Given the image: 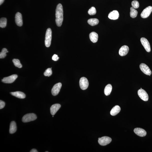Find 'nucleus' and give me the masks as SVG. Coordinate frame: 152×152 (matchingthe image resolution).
I'll return each mask as SVG.
<instances>
[{
  "mask_svg": "<svg viewBox=\"0 0 152 152\" xmlns=\"http://www.w3.org/2000/svg\"><path fill=\"white\" fill-rule=\"evenodd\" d=\"M112 89V86L110 84H108L106 86L104 89V93L106 96L110 95Z\"/></svg>",
  "mask_w": 152,
  "mask_h": 152,
  "instance_id": "412c9836",
  "label": "nucleus"
},
{
  "mask_svg": "<svg viewBox=\"0 0 152 152\" xmlns=\"http://www.w3.org/2000/svg\"><path fill=\"white\" fill-rule=\"evenodd\" d=\"M138 12L133 7L130 8V16L132 18H135L137 17Z\"/></svg>",
  "mask_w": 152,
  "mask_h": 152,
  "instance_id": "5701e85b",
  "label": "nucleus"
},
{
  "mask_svg": "<svg viewBox=\"0 0 152 152\" xmlns=\"http://www.w3.org/2000/svg\"><path fill=\"white\" fill-rule=\"evenodd\" d=\"M30 152H38L37 149H32L30 151Z\"/></svg>",
  "mask_w": 152,
  "mask_h": 152,
  "instance_id": "2f4dec72",
  "label": "nucleus"
},
{
  "mask_svg": "<svg viewBox=\"0 0 152 152\" xmlns=\"http://www.w3.org/2000/svg\"><path fill=\"white\" fill-rule=\"evenodd\" d=\"M89 37L91 41L93 43H96L98 41V36L96 32H93L90 34Z\"/></svg>",
  "mask_w": 152,
  "mask_h": 152,
  "instance_id": "a211bd4d",
  "label": "nucleus"
},
{
  "mask_svg": "<svg viewBox=\"0 0 152 152\" xmlns=\"http://www.w3.org/2000/svg\"><path fill=\"white\" fill-rule=\"evenodd\" d=\"M4 0H0V5H1L4 2Z\"/></svg>",
  "mask_w": 152,
  "mask_h": 152,
  "instance_id": "473e14b6",
  "label": "nucleus"
},
{
  "mask_svg": "<svg viewBox=\"0 0 152 152\" xmlns=\"http://www.w3.org/2000/svg\"><path fill=\"white\" fill-rule=\"evenodd\" d=\"M17 74H13L8 77H5L2 79V82L6 83H11L14 82L17 78Z\"/></svg>",
  "mask_w": 152,
  "mask_h": 152,
  "instance_id": "6e6552de",
  "label": "nucleus"
},
{
  "mask_svg": "<svg viewBox=\"0 0 152 152\" xmlns=\"http://www.w3.org/2000/svg\"><path fill=\"white\" fill-rule=\"evenodd\" d=\"M129 51L128 47L126 45H124L122 46L119 50V55L122 56H125L128 53Z\"/></svg>",
  "mask_w": 152,
  "mask_h": 152,
  "instance_id": "4468645a",
  "label": "nucleus"
},
{
  "mask_svg": "<svg viewBox=\"0 0 152 152\" xmlns=\"http://www.w3.org/2000/svg\"><path fill=\"white\" fill-rule=\"evenodd\" d=\"M140 70L143 73L147 75L150 76L151 74V72L149 67L144 63H141L140 65Z\"/></svg>",
  "mask_w": 152,
  "mask_h": 152,
  "instance_id": "0eeeda50",
  "label": "nucleus"
},
{
  "mask_svg": "<svg viewBox=\"0 0 152 152\" xmlns=\"http://www.w3.org/2000/svg\"><path fill=\"white\" fill-rule=\"evenodd\" d=\"M59 58L58 56L56 54H54L52 58V60L55 61H58L59 60Z\"/></svg>",
  "mask_w": 152,
  "mask_h": 152,
  "instance_id": "c756f323",
  "label": "nucleus"
},
{
  "mask_svg": "<svg viewBox=\"0 0 152 152\" xmlns=\"http://www.w3.org/2000/svg\"><path fill=\"white\" fill-rule=\"evenodd\" d=\"M119 17V13L116 10L110 12L108 15V18L112 20H117L118 19Z\"/></svg>",
  "mask_w": 152,
  "mask_h": 152,
  "instance_id": "dca6fc26",
  "label": "nucleus"
},
{
  "mask_svg": "<svg viewBox=\"0 0 152 152\" xmlns=\"http://www.w3.org/2000/svg\"><path fill=\"white\" fill-rule=\"evenodd\" d=\"M5 105V103L2 100L0 101V109L3 108Z\"/></svg>",
  "mask_w": 152,
  "mask_h": 152,
  "instance_id": "7c9ffc66",
  "label": "nucleus"
},
{
  "mask_svg": "<svg viewBox=\"0 0 152 152\" xmlns=\"http://www.w3.org/2000/svg\"><path fill=\"white\" fill-rule=\"evenodd\" d=\"M56 22L57 25L60 27L63 21V10L62 5L59 4L57 6L56 11Z\"/></svg>",
  "mask_w": 152,
  "mask_h": 152,
  "instance_id": "f257e3e1",
  "label": "nucleus"
},
{
  "mask_svg": "<svg viewBox=\"0 0 152 152\" xmlns=\"http://www.w3.org/2000/svg\"><path fill=\"white\" fill-rule=\"evenodd\" d=\"M8 53V51L6 48H4L2 49V52L0 53V58H4L6 56V53Z\"/></svg>",
  "mask_w": 152,
  "mask_h": 152,
  "instance_id": "a878e982",
  "label": "nucleus"
},
{
  "mask_svg": "<svg viewBox=\"0 0 152 152\" xmlns=\"http://www.w3.org/2000/svg\"><path fill=\"white\" fill-rule=\"evenodd\" d=\"M13 62L14 65L16 67L21 68L22 67V65L20 63V61L17 59H14L13 60Z\"/></svg>",
  "mask_w": 152,
  "mask_h": 152,
  "instance_id": "393cba45",
  "label": "nucleus"
},
{
  "mask_svg": "<svg viewBox=\"0 0 152 152\" xmlns=\"http://www.w3.org/2000/svg\"><path fill=\"white\" fill-rule=\"evenodd\" d=\"M121 110V108L118 105L114 106L111 110L110 114L112 116H115L117 114L120 112Z\"/></svg>",
  "mask_w": 152,
  "mask_h": 152,
  "instance_id": "6ab92c4d",
  "label": "nucleus"
},
{
  "mask_svg": "<svg viewBox=\"0 0 152 152\" xmlns=\"http://www.w3.org/2000/svg\"><path fill=\"white\" fill-rule=\"evenodd\" d=\"M138 94L142 100L145 101L148 100L149 97L148 94L144 90L142 89H139L138 91Z\"/></svg>",
  "mask_w": 152,
  "mask_h": 152,
  "instance_id": "423d86ee",
  "label": "nucleus"
},
{
  "mask_svg": "<svg viewBox=\"0 0 152 152\" xmlns=\"http://www.w3.org/2000/svg\"><path fill=\"white\" fill-rule=\"evenodd\" d=\"M37 117L34 113H30L24 116L22 118V121L24 122H27L34 121L37 119Z\"/></svg>",
  "mask_w": 152,
  "mask_h": 152,
  "instance_id": "7ed1b4c3",
  "label": "nucleus"
},
{
  "mask_svg": "<svg viewBox=\"0 0 152 152\" xmlns=\"http://www.w3.org/2000/svg\"><path fill=\"white\" fill-rule=\"evenodd\" d=\"M88 14L90 15H94L96 14V11L94 7H92L88 11Z\"/></svg>",
  "mask_w": 152,
  "mask_h": 152,
  "instance_id": "bb28decb",
  "label": "nucleus"
},
{
  "mask_svg": "<svg viewBox=\"0 0 152 152\" xmlns=\"http://www.w3.org/2000/svg\"><path fill=\"white\" fill-rule=\"evenodd\" d=\"M88 23L92 26H94L98 24L99 23V20L96 19H91L88 20Z\"/></svg>",
  "mask_w": 152,
  "mask_h": 152,
  "instance_id": "4be33fe9",
  "label": "nucleus"
},
{
  "mask_svg": "<svg viewBox=\"0 0 152 152\" xmlns=\"http://www.w3.org/2000/svg\"><path fill=\"white\" fill-rule=\"evenodd\" d=\"M52 71L51 68H48L46 70L44 73V75L46 76L49 77L52 75Z\"/></svg>",
  "mask_w": 152,
  "mask_h": 152,
  "instance_id": "cd10ccee",
  "label": "nucleus"
},
{
  "mask_svg": "<svg viewBox=\"0 0 152 152\" xmlns=\"http://www.w3.org/2000/svg\"><path fill=\"white\" fill-rule=\"evenodd\" d=\"M48 152V151H45V152Z\"/></svg>",
  "mask_w": 152,
  "mask_h": 152,
  "instance_id": "72a5a7b5",
  "label": "nucleus"
},
{
  "mask_svg": "<svg viewBox=\"0 0 152 152\" xmlns=\"http://www.w3.org/2000/svg\"><path fill=\"white\" fill-rule=\"evenodd\" d=\"M15 21L16 24L18 26L21 27L22 26L23 20L22 15L21 13L18 12L15 15Z\"/></svg>",
  "mask_w": 152,
  "mask_h": 152,
  "instance_id": "f8f14e48",
  "label": "nucleus"
},
{
  "mask_svg": "<svg viewBox=\"0 0 152 152\" xmlns=\"http://www.w3.org/2000/svg\"><path fill=\"white\" fill-rule=\"evenodd\" d=\"M152 11V7L151 6H149L143 11L141 14V17L143 19L148 17L150 15Z\"/></svg>",
  "mask_w": 152,
  "mask_h": 152,
  "instance_id": "9d476101",
  "label": "nucleus"
},
{
  "mask_svg": "<svg viewBox=\"0 0 152 152\" xmlns=\"http://www.w3.org/2000/svg\"><path fill=\"white\" fill-rule=\"evenodd\" d=\"M52 32L51 29L49 28L47 29L45 35V45L47 47H49L51 44Z\"/></svg>",
  "mask_w": 152,
  "mask_h": 152,
  "instance_id": "f03ea898",
  "label": "nucleus"
},
{
  "mask_svg": "<svg viewBox=\"0 0 152 152\" xmlns=\"http://www.w3.org/2000/svg\"><path fill=\"white\" fill-rule=\"evenodd\" d=\"M17 130V126L16 124L14 121L11 122L10 124V133L11 134L15 133Z\"/></svg>",
  "mask_w": 152,
  "mask_h": 152,
  "instance_id": "aec40b11",
  "label": "nucleus"
},
{
  "mask_svg": "<svg viewBox=\"0 0 152 152\" xmlns=\"http://www.w3.org/2000/svg\"><path fill=\"white\" fill-rule=\"evenodd\" d=\"M62 86V84L60 83H58L54 85L51 90L52 95L54 96L57 95L60 92Z\"/></svg>",
  "mask_w": 152,
  "mask_h": 152,
  "instance_id": "9b49d317",
  "label": "nucleus"
},
{
  "mask_svg": "<svg viewBox=\"0 0 152 152\" xmlns=\"http://www.w3.org/2000/svg\"><path fill=\"white\" fill-rule=\"evenodd\" d=\"M10 94L13 96L20 99H23L26 97L25 94L24 93L20 91L11 92Z\"/></svg>",
  "mask_w": 152,
  "mask_h": 152,
  "instance_id": "f3484780",
  "label": "nucleus"
},
{
  "mask_svg": "<svg viewBox=\"0 0 152 152\" xmlns=\"http://www.w3.org/2000/svg\"><path fill=\"white\" fill-rule=\"evenodd\" d=\"M53 117H54V116H53Z\"/></svg>",
  "mask_w": 152,
  "mask_h": 152,
  "instance_id": "f704fd0d",
  "label": "nucleus"
},
{
  "mask_svg": "<svg viewBox=\"0 0 152 152\" xmlns=\"http://www.w3.org/2000/svg\"><path fill=\"white\" fill-rule=\"evenodd\" d=\"M88 85L89 83L87 78L84 77L80 78L79 81V85L81 89L84 90L87 89Z\"/></svg>",
  "mask_w": 152,
  "mask_h": 152,
  "instance_id": "39448f33",
  "label": "nucleus"
},
{
  "mask_svg": "<svg viewBox=\"0 0 152 152\" xmlns=\"http://www.w3.org/2000/svg\"><path fill=\"white\" fill-rule=\"evenodd\" d=\"M7 20L6 18H2L0 20V27L2 28H5L6 26Z\"/></svg>",
  "mask_w": 152,
  "mask_h": 152,
  "instance_id": "b1692460",
  "label": "nucleus"
},
{
  "mask_svg": "<svg viewBox=\"0 0 152 152\" xmlns=\"http://www.w3.org/2000/svg\"><path fill=\"white\" fill-rule=\"evenodd\" d=\"M112 140L111 138L109 137L104 136L99 138L98 142L101 145L105 146L110 143Z\"/></svg>",
  "mask_w": 152,
  "mask_h": 152,
  "instance_id": "20e7f679",
  "label": "nucleus"
},
{
  "mask_svg": "<svg viewBox=\"0 0 152 152\" xmlns=\"http://www.w3.org/2000/svg\"><path fill=\"white\" fill-rule=\"evenodd\" d=\"M134 131L136 134L140 137H144L146 135V131L141 128H135L134 130Z\"/></svg>",
  "mask_w": 152,
  "mask_h": 152,
  "instance_id": "ddd939ff",
  "label": "nucleus"
},
{
  "mask_svg": "<svg viewBox=\"0 0 152 152\" xmlns=\"http://www.w3.org/2000/svg\"><path fill=\"white\" fill-rule=\"evenodd\" d=\"M140 41L146 51L147 52H150L151 51L150 46L148 41L144 38H141L140 39Z\"/></svg>",
  "mask_w": 152,
  "mask_h": 152,
  "instance_id": "1a4fd4ad",
  "label": "nucleus"
},
{
  "mask_svg": "<svg viewBox=\"0 0 152 152\" xmlns=\"http://www.w3.org/2000/svg\"><path fill=\"white\" fill-rule=\"evenodd\" d=\"M131 6L135 9L138 8L139 6V2L137 1H133L131 2Z\"/></svg>",
  "mask_w": 152,
  "mask_h": 152,
  "instance_id": "c85d7f7f",
  "label": "nucleus"
},
{
  "mask_svg": "<svg viewBox=\"0 0 152 152\" xmlns=\"http://www.w3.org/2000/svg\"><path fill=\"white\" fill-rule=\"evenodd\" d=\"M61 107V105L59 104H56L52 105L50 108V111L52 115H55Z\"/></svg>",
  "mask_w": 152,
  "mask_h": 152,
  "instance_id": "2eb2a0df",
  "label": "nucleus"
}]
</instances>
